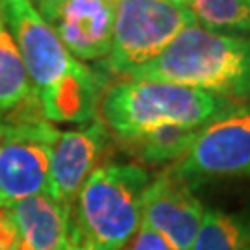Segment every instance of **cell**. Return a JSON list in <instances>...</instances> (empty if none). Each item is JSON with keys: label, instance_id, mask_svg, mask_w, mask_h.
I'll return each mask as SVG.
<instances>
[{"label": "cell", "instance_id": "6da1fadb", "mask_svg": "<svg viewBox=\"0 0 250 250\" xmlns=\"http://www.w3.org/2000/svg\"><path fill=\"white\" fill-rule=\"evenodd\" d=\"M0 19L24 62L43 119L83 125L99 117L109 82L67 52L32 0H0Z\"/></svg>", "mask_w": 250, "mask_h": 250}, {"label": "cell", "instance_id": "7a4b0ae2", "mask_svg": "<svg viewBox=\"0 0 250 250\" xmlns=\"http://www.w3.org/2000/svg\"><path fill=\"white\" fill-rule=\"evenodd\" d=\"M237 102L211 93L158 80L121 78L109 82L99 117L119 145L137 135L180 126L202 130Z\"/></svg>", "mask_w": 250, "mask_h": 250}, {"label": "cell", "instance_id": "3957f363", "mask_svg": "<svg viewBox=\"0 0 250 250\" xmlns=\"http://www.w3.org/2000/svg\"><path fill=\"white\" fill-rule=\"evenodd\" d=\"M128 78L170 82L232 102H250V37L191 24L154 62Z\"/></svg>", "mask_w": 250, "mask_h": 250}, {"label": "cell", "instance_id": "277c9868", "mask_svg": "<svg viewBox=\"0 0 250 250\" xmlns=\"http://www.w3.org/2000/svg\"><path fill=\"white\" fill-rule=\"evenodd\" d=\"M150 170L137 163H102L82 186L71 208L72 250H125L143 213Z\"/></svg>", "mask_w": 250, "mask_h": 250}, {"label": "cell", "instance_id": "5b68a950", "mask_svg": "<svg viewBox=\"0 0 250 250\" xmlns=\"http://www.w3.org/2000/svg\"><path fill=\"white\" fill-rule=\"evenodd\" d=\"M191 24L195 21L184 6L160 0H117L109 54L95 69L107 82L128 78L154 62Z\"/></svg>", "mask_w": 250, "mask_h": 250}, {"label": "cell", "instance_id": "8992f818", "mask_svg": "<svg viewBox=\"0 0 250 250\" xmlns=\"http://www.w3.org/2000/svg\"><path fill=\"white\" fill-rule=\"evenodd\" d=\"M58 134L39 111L0 121V209L48 193L50 154Z\"/></svg>", "mask_w": 250, "mask_h": 250}, {"label": "cell", "instance_id": "52a82bcc", "mask_svg": "<svg viewBox=\"0 0 250 250\" xmlns=\"http://www.w3.org/2000/svg\"><path fill=\"white\" fill-rule=\"evenodd\" d=\"M170 174L197 188L209 180L250 178V102H239L202 128Z\"/></svg>", "mask_w": 250, "mask_h": 250}, {"label": "cell", "instance_id": "ba28073f", "mask_svg": "<svg viewBox=\"0 0 250 250\" xmlns=\"http://www.w3.org/2000/svg\"><path fill=\"white\" fill-rule=\"evenodd\" d=\"M39 17L82 63H100L111 46L117 0H32Z\"/></svg>", "mask_w": 250, "mask_h": 250}, {"label": "cell", "instance_id": "9c48e42d", "mask_svg": "<svg viewBox=\"0 0 250 250\" xmlns=\"http://www.w3.org/2000/svg\"><path fill=\"white\" fill-rule=\"evenodd\" d=\"M204 209L195 189L165 169L152 176L145 191L141 224L158 233L172 250H191Z\"/></svg>", "mask_w": 250, "mask_h": 250}, {"label": "cell", "instance_id": "30bf717a", "mask_svg": "<svg viewBox=\"0 0 250 250\" xmlns=\"http://www.w3.org/2000/svg\"><path fill=\"white\" fill-rule=\"evenodd\" d=\"M111 141L113 137L100 117L78 130L60 132L50 154L48 193L63 206L72 208L85 180L102 165Z\"/></svg>", "mask_w": 250, "mask_h": 250}, {"label": "cell", "instance_id": "8fae6325", "mask_svg": "<svg viewBox=\"0 0 250 250\" xmlns=\"http://www.w3.org/2000/svg\"><path fill=\"white\" fill-rule=\"evenodd\" d=\"M19 233V250L71 249V208L39 193L8 208Z\"/></svg>", "mask_w": 250, "mask_h": 250}, {"label": "cell", "instance_id": "7c38bea8", "mask_svg": "<svg viewBox=\"0 0 250 250\" xmlns=\"http://www.w3.org/2000/svg\"><path fill=\"white\" fill-rule=\"evenodd\" d=\"M28 111H41L24 62L0 19V121Z\"/></svg>", "mask_w": 250, "mask_h": 250}, {"label": "cell", "instance_id": "4fadbf2b", "mask_svg": "<svg viewBox=\"0 0 250 250\" xmlns=\"http://www.w3.org/2000/svg\"><path fill=\"white\" fill-rule=\"evenodd\" d=\"M202 130L193 128H180V126H169L152 130L146 134H141L123 143L125 148L137 165L143 167H160V165H172L191 148Z\"/></svg>", "mask_w": 250, "mask_h": 250}, {"label": "cell", "instance_id": "5bb4252c", "mask_svg": "<svg viewBox=\"0 0 250 250\" xmlns=\"http://www.w3.org/2000/svg\"><path fill=\"white\" fill-rule=\"evenodd\" d=\"M191 250H250V219L206 208Z\"/></svg>", "mask_w": 250, "mask_h": 250}, {"label": "cell", "instance_id": "9a60e30c", "mask_svg": "<svg viewBox=\"0 0 250 250\" xmlns=\"http://www.w3.org/2000/svg\"><path fill=\"white\" fill-rule=\"evenodd\" d=\"M186 8L204 30L250 37V0H189Z\"/></svg>", "mask_w": 250, "mask_h": 250}, {"label": "cell", "instance_id": "2e32d148", "mask_svg": "<svg viewBox=\"0 0 250 250\" xmlns=\"http://www.w3.org/2000/svg\"><path fill=\"white\" fill-rule=\"evenodd\" d=\"M128 250H172L167 243L161 239L158 233H154L148 230L146 226H139L137 233L134 235V239L130 241V249Z\"/></svg>", "mask_w": 250, "mask_h": 250}, {"label": "cell", "instance_id": "e0dca14e", "mask_svg": "<svg viewBox=\"0 0 250 250\" xmlns=\"http://www.w3.org/2000/svg\"><path fill=\"white\" fill-rule=\"evenodd\" d=\"M0 250H19V233L8 209H0Z\"/></svg>", "mask_w": 250, "mask_h": 250}, {"label": "cell", "instance_id": "ac0fdd59", "mask_svg": "<svg viewBox=\"0 0 250 250\" xmlns=\"http://www.w3.org/2000/svg\"><path fill=\"white\" fill-rule=\"evenodd\" d=\"M160 2H167V4H174V6H188L189 0H160Z\"/></svg>", "mask_w": 250, "mask_h": 250}, {"label": "cell", "instance_id": "d6986e66", "mask_svg": "<svg viewBox=\"0 0 250 250\" xmlns=\"http://www.w3.org/2000/svg\"><path fill=\"white\" fill-rule=\"evenodd\" d=\"M69 250H72V249H69Z\"/></svg>", "mask_w": 250, "mask_h": 250}]
</instances>
